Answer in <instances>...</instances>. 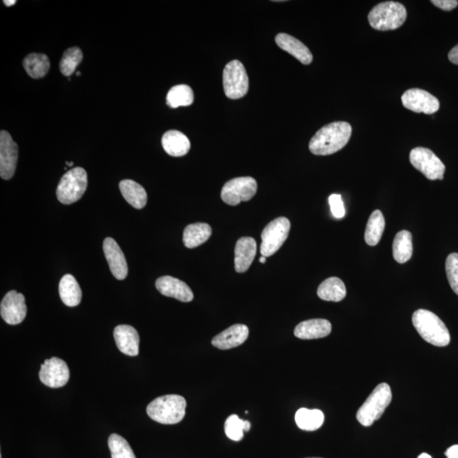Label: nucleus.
<instances>
[{"label": "nucleus", "mask_w": 458, "mask_h": 458, "mask_svg": "<svg viewBox=\"0 0 458 458\" xmlns=\"http://www.w3.org/2000/svg\"><path fill=\"white\" fill-rule=\"evenodd\" d=\"M275 42L280 49L292 54L304 65H309L314 60V56L305 44L293 36L287 34H279L276 36Z\"/></svg>", "instance_id": "aec40b11"}, {"label": "nucleus", "mask_w": 458, "mask_h": 458, "mask_svg": "<svg viewBox=\"0 0 458 458\" xmlns=\"http://www.w3.org/2000/svg\"><path fill=\"white\" fill-rule=\"evenodd\" d=\"M156 287L163 296L175 298L183 302L193 301L194 294L188 284L171 276H163L156 282Z\"/></svg>", "instance_id": "dca6fc26"}, {"label": "nucleus", "mask_w": 458, "mask_h": 458, "mask_svg": "<svg viewBox=\"0 0 458 458\" xmlns=\"http://www.w3.org/2000/svg\"><path fill=\"white\" fill-rule=\"evenodd\" d=\"M0 314L8 324H21L26 316V306L24 294L18 293L16 290L8 292L0 305Z\"/></svg>", "instance_id": "4468645a"}, {"label": "nucleus", "mask_w": 458, "mask_h": 458, "mask_svg": "<svg viewBox=\"0 0 458 458\" xmlns=\"http://www.w3.org/2000/svg\"><path fill=\"white\" fill-rule=\"evenodd\" d=\"M249 328L244 324H234L212 339L213 347L220 350H229L238 347L247 341L249 337Z\"/></svg>", "instance_id": "f3484780"}, {"label": "nucleus", "mask_w": 458, "mask_h": 458, "mask_svg": "<svg viewBox=\"0 0 458 458\" xmlns=\"http://www.w3.org/2000/svg\"><path fill=\"white\" fill-rule=\"evenodd\" d=\"M332 331V325L326 319H310L302 322L294 329V337L301 339H315L327 337Z\"/></svg>", "instance_id": "412c9836"}, {"label": "nucleus", "mask_w": 458, "mask_h": 458, "mask_svg": "<svg viewBox=\"0 0 458 458\" xmlns=\"http://www.w3.org/2000/svg\"><path fill=\"white\" fill-rule=\"evenodd\" d=\"M257 191V183L252 176H242L226 182L221 192V198L229 206H238L249 201Z\"/></svg>", "instance_id": "9d476101"}, {"label": "nucleus", "mask_w": 458, "mask_h": 458, "mask_svg": "<svg viewBox=\"0 0 458 458\" xmlns=\"http://www.w3.org/2000/svg\"><path fill=\"white\" fill-rule=\"evenodd\" d=\"M392 400L391 387L387 383L380 384L370 394L357 411V419L362 425L369 427L381 418Z\"/></svg>", "instance_id": "39448f33"}, {"label": "nucleus", "mask_w": 458, "mask_h": 458, "mask_svg": "<svg viewBox=\"0 0 458 458\" xmlns=\"http://www.w3.org/2000/svg\"><path fill=\"white\" fill-rule=\"evenodd\" d=\"M83 52L79 47L66 49L60 62L61 74L66 76L74 74L81 61H83Z\"/></svg>", "instance_id": "473e14b6"}, {"label": "nucleus", "mask_w": 458, "mask_h": 458, "mask_svg": "<svg viewBox=\"0 0 458 458\" xmlns=\"http://www.w3.org/2000/svg\"><path fill=\"white\" fill-rule=\"evenodd\" d=\"M412 324L420 337L433 346L443 347L451 342L445 324L432 312L419 309L412 315Z\"/></svg>", "instance_id": "f03ea898"}, {"label": "nucleus", "mask_w": 458, "mask_h": 458, "mask_svg": "<svg viewBox=\"0 0 458 458\" xmlns=\"http://www.w3.org/2000/svg\"><path fill=\"white\" fill-rule=\"evenodd\" d=\"M409 159L411 164L428 179H443L446 166L429 149L417 147L411 151Z\"/></svg>", "instance_id": "1a4fd4ad"}, {"label": "nucleus", "mask_w": 458, "mask_h": 458, "mask_svg": "<svg viewBox=\"0 0 458 458\" xmlns=\"http://www.w3.org/2000/svg\"><path fill=\"white\" fill-rule=\"evenodd\" d=\"M76 75L80 76L81 75L80 72H76Z\"/></svg>", "instance_id": "c03bdc74"}, {"label": "nucleus", "mask_w": 458, "mask_h": 458, "mask_svg": "<svg viewBox=\"0 0 458 458\" xmlns=\"http://www.w3.org/2000/svg\"><path fill=\"white\" fill-rule=\"evenodd\" d=\"M407 12L402 4L393 1L383 2L372 9L369 14V24L379 31L396 30L407 20Z\"/></svg>", "instance_id": "20e7f679"}, {"label": "nucleus", "mask_w": 458, "mask_h": 458, "mask_svg": "<svg viewBox=\"0 0 458 458\" xmlns=\"http://www.w3.org/2000/svg\"><path fill=\"white\" fill-rule=\"evenodd\" d=\"M308 458H321V457H308Z\"/></svg>", "instance_id": "a18cd8bd"}, {"label": "nucleus", "mask_w": 458, "mask_h": 458, "mask_svg": "<svg viewBox=\"0 0 458 458\" xmlns=\"http://www.w3.org/2000/svg\"><path fill=\"white\" fill-rule=\"evenodd\" d=\"M432 3L434 6L446 11H452L458 6L457 0H432Z\"/></svg>", "instance_id": "e433bc0d"}, {"label": "nucleus", "mask_w": 458, "mask_h": 458, "mask_svg": "<svg viewBox=\"0 0 458 458\" xmlns=\"http://www.w3.org/2000/svg\"><path fill=\"white\" fill-rule=\"evenodd\" d=\"M418 458H432V456L427 454V453H422Z\"/></svg>", "instance_id": "a19ab883"}, {"label": "nucleus", "mask_w": 458, "mask_h": 458, "mask_svg": "<svg viewBox=\"0 0 458 458\" xmlns=\"http://www.w3.org/2000/svg\"><path fill=\"white\" fill-rule=\"evenodd\" d=\"M249 429H251V423L249 421L240 419L235 414L229 416L225 422V434L234 442L242 441L244 438V432H248Z\"/></svg>", "instance_id": "2f4dec72"}, {"label": "nucleus", "mask_w": 458, "mask_h": 458, "mask_svg": "<svg viewBox=\"0 0 458 458\" xmlns=\"http://www.w3.org/2000/svg\"><path fill=\"white\" fill-rule=\"evenodd\" d=\"M41 382L51 388L65 387L70 379V371L65 361L52 357L41 365L39 371Z\"/></svg>", "instance_id": "9b49d317"}, {"label": "nucleus", "mask_w": 458, "mask_h": 458, "mask_svg": "<svg viewBox=\"0 0 458 458\" xmlns=\"http://www.w3.org/2000/svg\"><path fill=\"white\" fill-rule=\"evenodd\" d=\"M296 422L299 428L305 432H315L324 423V414L319 409L301 408L297 412Z\"/></svg>", "instance_id": "c85d7f7f"}, {"label": "nucleus", "mask_w": 458, "mask_h": 458, "mask_svg": "<svg viewBox=\"0 0 458 458\" xmlns=\"http://www.w3.org/2000/svg\"><path fill=\"white\" fill-rule=\"evenodd\" d=\"M87 187V172L81 167H75L62 176L56 190L57 199L65 205H71L79 201Z\"/></svg>", "instance_id": "423d86ee"}, {"label": "nucleus", "mask_w": 458, "mask_h": 458, "mask_svg": "<svg viewBox=\"0 0 458 458\" xmlns=\"http://www.w3.org/2000/svg\"><path fill=\"white\" fill-rule=\"evenodd\" d=\"M329 206L331 212L335 219H343L346 215V209H344V203L341 194H333L329 198Z\"/></svg>", "instance_id": "c9c22d12"}, {"label": "nucleus", "mask_w": 458, "mask_h": 458, "mask_svg": "<svg viewBox=\"0 0 458 458\" xmlns=\"http://www.w3.org/2000/svg\"><path fill=\"white\" fill-rule=\"evenodd\" d=\"M257 242L252 237H242L236 243L234 249V267L237 273L242 274L249 269L255 259Z\"/></svg>", "instance_id": "6ab92c4d"}, {"label": "nucleus", "mask_w": 458, "mask_h": 458, "mask_svg": "<svg viewBox=\"0 0 458 458\" xmlns=\"http://www.w3.org/2000/svg\"><path fill=\"white\" fill-rule=\"evenodd\" d=\"M16 3V0H13V1H8V0H4V4H6V6H12Z\"/></svg>", "instance_id": "ea45409f"}, {"label": "nucleus", "mask_w": 458, "mask_h": 458, "mask_svg": "<svg viewBox=\"0 0 458 458\" xmlns=\"http://www.w3.org/2000/svg\"><path fill=\"white\" fill-rule=\"evenodd\" d=\"M162 147L171 156L180 157L187 155L190 142L187 136L179 131L170 130L163 135Z\"/></svg>", "instance_id": "4be33fe9"}, {"label": "nucleus", "mask_w": 458, "mask_h": 458, "mask_svg": "<svg viewBox=\"0 0 458 458\" xmlns=\"http://www.w3.org/2000/svg\"><path fill=\"white\" fill-rule=\"evenodd\" d=\"M412 236L409 231L402 230L394 237L393 242V257L398 263H405L411 259L412 255Z\"/></svg>", "instance_id": "cd10ccee"}, {"label": "nucleus", "mask_w": 458, "mask_h": 458, "mask_svg": "<svg viewBox=\"0 0 458 458\" xmlns=\"http://www.w3.org/2000/svg\"><path fill=\"white\" fill-rule=\"evenodd\" d=\"M352 134V128L348 122H332L317 131L312 138L310 151L316 156L332 155L346 146Z\"/></svg>", "instance_id": "f257e3e1"}, {"label": "nucleus", "mask_w": 458, "mask_h": 458, "mask_svg": "<svg viewBox=\"0 0 458 458\" xmlns=\"http://www.w3.org/2000/svg\"><path fill=\"white\" fill-rule=\"evenodd\" d=\"M66 165L69 166H72L74 165V162H66Z\"/></svg>", "instance_id": "37998d69"}, {"label": "nucleus", "mask_w": 458, "mask_h": 458, "mask_svg": "<svg viewBox=\"0 0 458 458\" xmlns=\"http://www.w3.org/2000/svg\"><path fill=\"white\" fill-rule=\"evenodd\" d=\"M187 402L179 394H166L155 399L147 407V414L162 424L180 423L185 416Z\"/></svg>", "instance_id": "7ed1b4c3"}, {"label": "nucleus", "mask_w": 458, "mask_h": 458, "mask_svg": "<svg viewBox=\"0 0 458 458\" xmlns=\"http://www.w3.org/2000/svg\"><path fill=\"white\" fill-rule=\"evenodd\" d=\"M18 159V146L10 134L1 131L0 134V176L9 180L15 174Z\"/></svg>", "instance_id": "ddd939ff"}, {"label": "nucleus", "mask_w": 458, "mask_h": 458, "mask_svg": "<svg viewBox=\"0 0 458 458\" xmlns=\"http://www.w3.org/2000/svg\"><path fill=\"white\" fill-rule=\"evenodd\" d=\"M119 188L126 201L136 209H143L146 206L148 196L143 186L133 180L125 179L121 181Z\"/></svg>", "instance_id": "5701e85b"}, {"label": "nucleus", "mask_w": 458, "mask_h": 458, "mask_svg": "<svg viewBox=\"0 0 458 458\" xmlns=\"http://www.w3.org/2000/svg\"><path fill=\"white\" fill-rule=\"evenodd\" d=\"M447 458H458V445H454L448 448L445 452Z\"/></svg>", "instance_id": "58836bf2"}, {"label": "nucleus", "mask_w": 458, "mask_h": 458, "mask_svg": "<svg viewBox=\"0 0 458 458\" xmlns=\"http://www.w3.org/2000/svg\"><path fill=\"white\" fill-rule=\"evenodd\" d=\"M211 233L212 229L209 224L204 223L189 224L184 231V246L189 249L201 246L210 239Z\"/></svg>", "instance_id": "393cba45"}, {"label": "nucleus", "mask_w": 458, "mask_h": 458, "mask_svg": "<svg viewBox=\"0 0 458 458\" xmlns=\"http://www.w3.org/2000/svg\"><path fill=\"white\" fill-rule=\"evenodd\" d=\"M103 249L113 276L119 280L125 279L128 276L129 267L124 254L118 246L116 240L112 238H106L104 242Z\"/></svg>", "instance_id": "2eb2a0df"}, {"label": "nucleus", "mask_w": 458, "mask_h": 458, "mask_svg": "<svg viewBox=\"0 0 458 458\" xmlns=\"http://www.w3.org/2000/svg\"><path fill=\"white\" fill-rule=\"evenodd\" d=\"M403 106L416 113L432 115L439 109V101L437 97L425 90L412 89L402 94Z\"/></svg>", "instance_id": "f8f14e48"}, {"label": "nucleus", "mask_w": 458, "mask_h": 458, "mask_svg": "<svg viewBox=\"0 0 458 458\" xmlns=\"http://www.w3.org/2000/svg\"><path fill=\"white\" fill-rule=\"evenodd\" d=\"M194 99L192 89L185 84L174 86L166 95V104L171 108L189 106L192 105Z\"/></svg>", "instance_id": "7c9ffc66"}, {"label": "nucleus", "mask_w": 458, "mask_h": 458, "mask_svg": "<svg viewBox=\"0 0 458 458\" xmlns=\"http://www.w3.org/2000/svg\"><path fill=\"white\" fill-rule=\"evenodd\" d=\"M385 226L383 213L376 210L370 215L366 226L364 239L369 246L374 247L380 242Z\"/></svg>", "instance_id": "c756f323"}, {"label": "nucleus", "mask_w": 458, "mask_h": 458, "mask_svg": "<svg viewBox=\"0 0 458 458\" xmlns=\"http://www.w3.org/2000/svg\"><path fill=\"white\" fill-rule=\"evenodd\" d=\"M290 230V221L280 216L272 221L262 233L260 252L262 257L273 256L287 242Z\"/></svg>", "instance_id": "0eeeda50"}, {"label": "nucleus", "mask_w": 458, "mask_h": 458, "mask_svg": "<svg viewBox=\"0 0 458 458\" xmlns=\"http://www.w3.org/2000/svg\"><path fill=\"white\" fill-rule=\"evenodd\" d=\"M266 260H267V257H262V256L260 257V259H259L261 263H265Z\"/></svg>", "instance_id": "79ce46f5"}, {"label": "nucleus", "mask_w": 458, "mask_h": 458, "mask_svg": "<svg viewBox=\"0 0 458 458\" xmlns=\"http://www.w3.org/2000/svg\"><path fill=\"white\" fill-rule=\"evenodd\" d=\"M448 58L453 64L458 65V44L449 53Z\"/></svg>", "instance_id": "4c0bfd02"}, {"label": "nucleus", "mask_w": 458, "mask_h": 458, "mask_svg": "<svg viewBox=\"0 0 458 458\" xmlns=\"http://www.w3.org/2000/svg\"><path fill=\"white\" fill-rule=\"evenodd\" d=\"M116 347L125 355L136 357L139 353V335L130 325H118L114 329Z\"/></svg>", "instance_id": "a211bd4d"}, {"label": "nucleus", "mask_w": 458, "mask_h": 458, "mask_svg": "<svg viewBox=\"0 0 458 458\" xmlns=\"http://www.w3.org/2000/svg\"><path fill=\"white\" fill-rule=\"evenodd\" d=\"M446 271L449 284L458 296V254L452 253L447 258Z\"/></svg>", "instance_id": "f704fd0d"}, {"label": "nucleus", "mask_w": 458, "mask_h": 458, "mask_svg": "<svg viewBox=\"0 0 458 458\" xmlns=\"http://www.w3.org/2000/svg\"><path fill=\"white\" fill-rule=\"evenodd\" d=\"M108 446L111 458H136L129 442L119 434H111L108 439Z\"/></svg>", "instance_id": "72a5a7b5"}, {"label": "nucleus", "mask_w": 458, "mask_h": 458, "mask_svg": "<svg viewBox=\"0 0 458 458\" xmlns=\"http://www.w3.org/2000/svg\"><path fill=\"white\" fill-rule=\"evenodd\" d=\"M223 81L224 92L229 99H242L248 93L249 76L246 68L239 61L234 60L226 65Z\"/></svg>", "instance_id": "6e6552de"}, {"label": "nucleus", "mask_w": 458, "mask_h": 458, "mask_svg": "<svg viewBox=\"0 0 458 458\" xmlns=\"http://www.w3.org/2000/svg\"><path fill=\"white\" fill-rule=\"evenodd\" d=\"M59 293L63 303L67 307L79 306L81 301V290L74 276L66 274L61 279Z\"/></svg>", "instance_id": "b1692460"}, {"label": "nucleus", "mask_w": 458, "mask_h": 458, "mask_svg": "<svg viewBox=\"0 0 458 458\" xmlns=\"http://www.w3.org/2000/svg\"><path fill=\"white\" fill-rule=\"evenodd\" d=\"M317 296L326 302H342L347 296L346 285L341 279L332 277L319 285Z\"/></svg>", "instance_id": "a878e982"}, {"label": "nucleus", "mask_w": 458, "mask_h": 458, "mask_svg": "<svg viewBox=\"0 0 458 458\" xmlns=\"http://www.w3.org/2000/svg\"><path fill=\"white\" fill-rule=\"evenodd\" d=\"M24 66L31 78L39 79L48 74L51 62L46 54L33 53L24 59Z\"/></svg>", "instance_id": "bb28decb"}]
</instances>
